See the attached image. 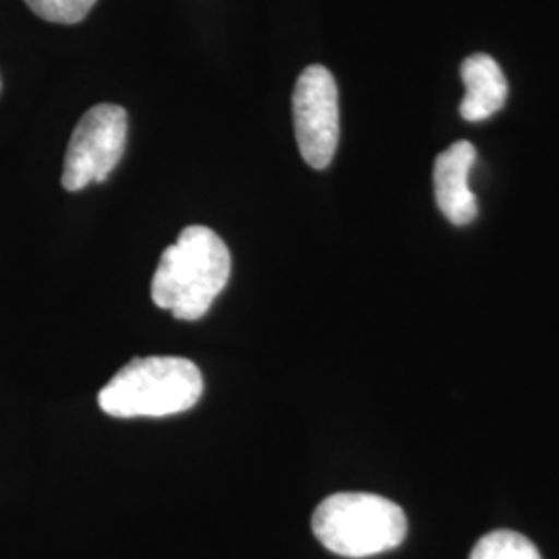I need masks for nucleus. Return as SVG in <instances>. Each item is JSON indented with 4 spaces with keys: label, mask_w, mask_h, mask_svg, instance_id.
<instances>
[{
    "label": "nucleus",
    "mask_w": 559,
    "mask_h": 559,
    "mask_svg": "<svg viewBox=\"0 0 559 559\" xmlns=\"http://www.w3.org/2000/svg\"><path fill=\"white\" fill-rule=\"evenodd\" d=\"M230 278V251L207 226H187L162 253L152 299L177 320L203 318Z\"/></svg>",
    "instance_id": "1"
},
{
    "label": "nucleus",
    "mask_w": 559,
    "mask_h": 559,
    "mask_svg": "<svg viewBox=\"0 0 559 559\" xmlns=\"http://www.w3.org/2000/svg\"><path fill=\"white\" fill-rule=\"evenodd\" d=\"M203 392L195 362L182 357H143L120 367L98 394L102 411L117 419L168 417L193 408Z\"/></svg>",
    "instance_id": "2"
},
{
    "label": "nucleus",
    "mask_w": 559,
    "mask_h": 559,
    "mask_svg": "<svg viewBox=\"0 0 559 559\" xmlns=\"http://www.w3.org/2000/svg\"><path fill=\"white\" fill-rule=\"evenodd\" d=\"M321 545L342 558L362 559L396 549L408 522L399 503L373 493H334L311 519Z\"/></svg>",
    "instance_id": "3"
},
{
    "label": "nucleus",
    "mask_w": 559,
    "mask_h": 559,
    "mask_svg": "<svg viewBox=\"0 0 559 559\" xmlns=\"http://www.w3.org/2000/svg\"><path fill=\"white\" fill-rule=\"evenodd\" d=\"M127 145V112L117 104H98L81 117L64 156L62 187L81 191L104 182L117 168Z\"/></svg>",
    "instance_id": "4"
},
{
    "label": "nucleus",
    "mask_w": 559,
    "mask_h": 559,
    "mask_svg": "<svg viewBox=\"0 0 559 559\" xmlns=\"http://www.w3.org/2000/svg\"><path fill=\"white\" fill-rule=\"evenodd\" d=\"M295 135L300 156L311 168H328L340 140L338 85L334 75L321 67H307L293 94Z\"/></svg>",
    "instance_id": "5"
},
{
    "label": "nucleus",
    "mask_w": 559,
    "mask_h": 559,
    "mask_svg": "<svg viewBox=\"0 0 559 559\" xmlns=\"http://www.w3.org/2000/svg\"><path fill=\"white\" fill-rule=\"evenodd\" d=\"M475 160V145L471 141H456L445 152H441L433 166V189L438 207L456 226L471 224L479 212L477 198L468 187V175Z\"/></svg>",
    "instance_id": "6"
},
{
    "label": "nucleus",
    "mask_w": 559,
    "mask_h": 559,
    "mask_svg": "<svg viewBox=\"0 0 559 559\" xmlns=\"http://www.w3.org/2000/svg\"><path fill=\"white\" fill-rule=\"evenodd\" d=\"M460 75L466 87L460 104L462 119L479 122L500 112L508 100V81L498 60L480 52L473 55L462 62Z\"/></svg>",
    "instance_id": "7"
},
{
    "label": "nucleus",
    "mask_w": 559,
    "mask_h": 559,
    "mask_svg": "<svg viewBox=\"0 0 559 559\" xmlns=\"http://www.w3.org/2000/svg\"><path fill=\"white\" fill-rule=\"evenodd\" d=\"M471 559H543L533 540L514 531H493L475 545Z\"/></svg>",
    "instance_id": "8"
},
{
    "label": "nucleus",
    "mask_w": 559,
    "mask_h": 559,
    "mask_svg": "<svg viewBox=\"0 0 559 559\" xmlns=\"http://www.w3.org/2000/svg\"><path fill=\"white\" fill-rule=\"evenodd\" d=\"M25 4L44 21L73 25L85 20L96 0H25Z\"/></svg>",
    "instance_id": "9"
}]
</instances>
